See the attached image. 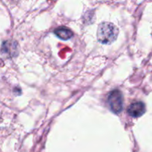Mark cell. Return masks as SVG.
I'll list each match as a JSON object with an SVG mask.
<instances>
[{
	"label": "cell",
	"mask_w": 152,
	"mask_h": 152,
	"mask_svg": "<svg viewBox=\"0 0 152 152\" xmlns=\"http://www.w3.org/2000/svg\"><path fill=\"white\" fill-rule=\"evenodd\" d=\"M118 32L117 28L112 23L102 22L98 28L97 39L102 44H111L117 39Z\"/></svg>",
	"instance_id": "1"
},
{
	"label": "cell",
	"mask_w": 152,
	"mask_h": 152,
	"mask_svg": "<svg viewBox=\"0 0 152 152\" xmlns=\"http://www.w3.org/2000/svg\"><path fill=\"white\" fill-rule=\"evenodd\" d=\"M145 112V105L142 102H135L131 104L128 108V113L134 118L141 117Z\"/></svg>",
	"instance_id": "3"
},
{
	"label": "cell",
	"mask_w": 152,
	"mask_h": 152,
	"mask_svg": "<svg viewBox=\"0 0 152 152\" xmlns=\"http://www.w3.org/2000/svg\"><path fill=\"white\" fill-rule=\"evenodd\" d=\"M108 102L110 109L114 114H120L123 107V97L121 91L119 90L112 91L108 95Z\"/></svg>",
	"instance_id": "2"
},
{
	"label": "cell",
	"mask_w": 152,
	"mask_h": 152,
	"mask_svg": "<svg viewBox=\"0 0 152 152\" xmlns=\"http://www.w3.org/2000/svg\"><path fill=\"white\" fill-rule=\"evenodd\" d=\"M55 35L59 39L62 40H68L73 37V32L71 30L66 27H59V28H56L54 31Z\"/></svg>",
	"instance_id": "4"
}]
</instances>
